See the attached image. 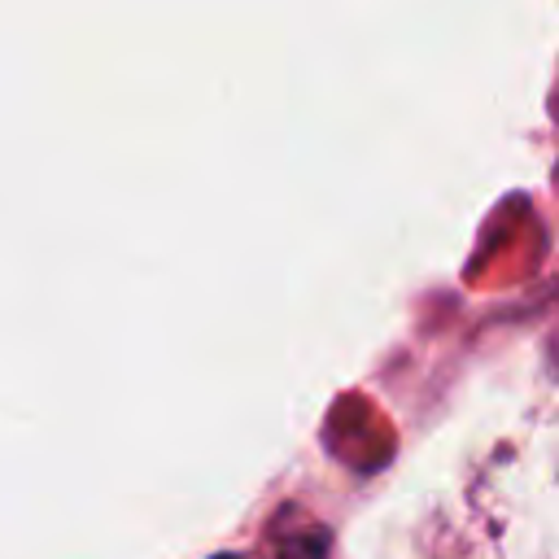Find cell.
<instances>
[{"mask_svg":"<svg viewBox=\"0 0 559 559\" xmlns=\"http://www.w3.org/2000/svg\"><path fill=\"white\" fill-rule=\"evenodd\" d=\"M214 559H236V555H214Z\"/></svg>","mask_w":559,"mask_h":559,"instance_id":"cell-1","label":"cell"}]
</instances>
